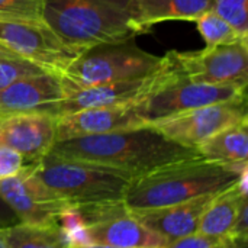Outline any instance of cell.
<instances>
[{
  "label": "cell",
  "mask_w": 248,
  "mask_h": 248,
  "mask_svg": "<svg viewBox=\"0 0 248 248\" xmlns=\"http://www.w3.org/2000/svg\"><path fill=\"white\" fill-rule=\"evenodd\" d=\"M65 99L61 77L54 73H39L22 77L0 90V112L46 113L57 118L58 105Z\"/></svg>",
  "instance_id": "obj_12"
},
{
  "label": "cell",
  "mask_w": 248,
  "mask_h": 248,
  "mask_svg": "<svg viewBox=\"0 0 248 248\" xmlns=\"http://www.w3.org/2000/svg\"><path fill=\"white\" fill-rule=\"evenodd\" d=\"M164 248H227L225 238H212L201 234H193L170 243Z\"/></svg>",
  "instance_id": "obj_27"
},
{
  "label": "cell",
  "mask_w": 248,
  "mask_h": 248,
  "mask_svg": "<svg viewBox=\"0 0 248 248\" xmlns=\"http://www.w3.org/2000/svg\"><path fill=\"white\" fill-rule=\"evenodd\" d=\"M57 118L46 113H13L0 118V145L19 153L29 164L45 157L55 142Z\"/></svg>",
  "instance_id": "obj_13"
},
{
  "label": "cell",
  "mask_w": 248,
  "mask_h": 248,
  "mask_svg": "<svg viewBox=\"0 0 248 248\" xmlns=\"http://www.w3.org/2000/svg\"><path fill=\"white\" fill-rule=\"evenodd\" d=\"M174 70H176V64L171 52L169 51L166 55H163L161 67L148 76L93 86L67 94L65 99L58 105L57 118L84 109L135 103L142 97L148 96L164 81H167L174 73Z\"/></svg>",
  "instance_id": "obj_10"
},
{
  "label": "cell",
  "mask_w": 248,
  "mask_h": 248,
  "mask_svg": "<svg viewBox=\"0 0 248 248\" xmlns=\"http://www.w3.org/2000/svg\"><path fill=\"white\" fill-rule=\"evenodd\" d=\"M42 20L67 45L81 49L138 35L131 0H44Z\"/></svg>",
  "instance_id": "obj_3"
},
{
  "label": "cell",
  "mask_w": 248,
  "mask_h": 248,
  "mask_svg": "<svg viewBox=\"0 0 248 248\" xmlns=\"http://www.w3.org/2000/svg\"><path fill=\"white\" fill-rule=\"evenodd\" d=\"M234 187L237 189V192L241 195V196H244V198H247V193H248V167H246L240 174H238V179H237V182H235V185H234Z\"/></svg>",
  "instance_id": "obj_29"
},
{
  "label": "cell",
  "mask_w": 248,
  "mask_h": 248,
  "mask_svg": "<svg viewBox=\"0 0 248 248\" xmlns=\"http://www.w3.org/2000/svg\"><path fill=\"white\" fill-rule=\"evenodd\" d=\"M163 57L141 49L135 39L86 48L60 76L65 96L93 86L138 78L158 70Z\"/></svg>",
  "instance_id": "obj_5"
},
{
  "label": "cell",
  "mask_w": 248,
  "mask_h": 248,
  "mask_svg": "<svg viewBox=\"0 0 248 248\" xmlns=\"http://www.w3.org/2000/svg\"><path fill=\"white\" fill-rule=\"evenodd\" d=\"M214 0H131L132 26L138 35L167 20L195 22L212 10Z\"/></svg>",
  "instance_id": "obj_16"
},
{
  "label": "cell",
  "mask_w": 248,
  "mask_h": 248,
  "mask_svg": "<svg viewBox=\"0 0 248 248\" xmlns=\"http://www.w3.org/2000/svg\"><path fill=\"white\" fill-rule=\"evenodd\" d=\"M244 199L247 198L241 196L234 186L214 195L201 217L198 234L212 238L228 237Z\"/></svg>",
  "instance_id": "obj_19"
},
{
  "label": "cell",
  "mask_w": 248,
  "mask_h": 248,
  "mask_svg": "<svg viewBox=\"0 0 248 248\" xmlns=\"http://www.w3.org/2000/svg\"><path fill=\"white\" fill-rule=\"evenodd\" d=\"M87 230L93 244L118 248H164L170 244L140 224L131 214Z\"/></svg>",
  "instance_id": "obj_17"
},
{
  "label": "cell",
  "mask_w": 248,
  "mask_h": 248,
  "mask_svg": "<svg viewBox=\"0 0 248 248\" xmlns=\"http://www.w3.org/2000/svg\"><path fill=\"white\" fill-rule=\"evenodd\" d=\"M174 64L176 70L167 81L134 103V109L144 125H154L160 121L198 108L247 97V87L195 83L182 74L176 60Z\"/></svg>",
  "instance_id": "obj_6"
},
{
  "label": "cell",
  "mask_w": 248,
  "mask_h": 248,
  "mask_svg": "<svg viewBox=\"0 0 248 248\" xmlns=\"http://www.w3.org/2000/svg\"><path fill=\"white\" fill-rule=\"evenodd\" d=\"M248 202L247 199H244L241 202V206H240V211H238V215L235 218V222H234V227L231 230V234L228 237H232V238H248Z\"/></svg>",
  "instance_id": "obj_28"
},
{
  "label": "cell",
  "mask_w": 248,
  "mask_h": 248,
  "mask_svg": "<svg viewBox=\"0 0 248 248\" xmlns=\"http://www.w3.org/2000/svg\"><path fill=\"white\" fill-rule=\"evenodd\" d=\"M244 169L217 164L199 155L170 163L135 176L125 192L124 203L129 212H138L217 195L234 186Z\"/></svg>",
  "instance_id": "obj_2"
},
{
  "label": "cell",
  "mask_w": 248,
  "mask_h": 248,
  "mask_svg": "<svg viewBox=\"0 0 248 248\" xmlns=\"http://www.w3.org/2000/svg\"><path fill=\"white\" fill-rule=\"evenodd\" d=\"M44 0H0V17L42 19Z\"/></svg>",
  "instance_id": "obj_25"
},
{
  "label": "cell",
  "mask_w": 248,
  "mask_h": 248,
  "mask_svg": "<svg viewBox=\"0 0 248 248\" xmlns=\"http://www.w3.org/2000/svg\"><path fill=\"white\" fill-rule=\"evenodd\" d=\"M142 125L144 124L134 109V103L84 109L57 118L55 142L77 137L102 135Z\"/></svg>",
  "instance_id": "obj_14"
},
{
  "label": "cell",
  "mask_w": 248,
  "mask_h": 248,
  "mask_svg": "<svg viewBox=\"0 0 248 248\" xmlns=\"http://www.w3.org/2000/svg\"><path fill=\"white\" fill-rule=\"evenodd\" d=\"M171 52L182 74L190 81L247 87L248 39L203 48L201 51Z\"/></svg>",
  "instance_id": "obj_8"
},
{
  "label": "cell",
  "mask_w": 248,
  "mask_h": 248,
  "mask_svg": "<svg viewBox=\"0 0 248 248\" xmlns=\"http://www.w3.org/2000/svg\"><path fill=\"white\" fill-rule=\"evenodd\" d=\"M74 206L77 208V211L87 228L131 214L126 209L124 201L100 202V203H89V205H74Z\"/></svg>",
  "instance_id": "obj_22"
},
{
  "label": "cell",
  "mask_w": 248,
  "mask_h": 248,
  "mask_svg": "<svg viewBox=\"0 0 248 248\" xmlns=\"http://www.w3.org/2000/svg\"><path fill=\"white\" fill-rule=\"evenodd\" d=\"M23 169V158L15 150L0 145V180L16 176Z\"/></svg>",
  "instance_id": "obj_26"
},
{
  "label": "cell",
  "mask_w": 248,
  "mask_h": 248,
  "mask_svg": "<svg viewBox=\"0 0 248 248\" xmlns=\"http://www.w3.org/2000/svg\"><path fill=\"white\" fill-rule=\"evenodd\" d=\"M247 126L248 121H243L234 126H230L215 134L196 148L199 157L238 170L248 167Z\"/></svg>",
  "instance_id": "obj_18"
},
{
  "label": "cell",
  "mask_w": 248,
  "mask_h": 248,
  "mask_svg": "<svg viewBox=\"0 0 248 248\" xmlns=\"http://www.w3.org/2000/svg\"><path fill=\"white\" fill-rule=\"evenodd\" d=\"M3 116H4V115H3V113H1V112H0V118H3Z\"/></svg>",
  "instance_id": "obj_33"
},
{
  "label": "cell",
  "mask_w": 248,
  "mask_h": 248,
  "mask_svg": "<svg viewBox=\"0 0 248 248\" xmlns=\"http://www.w3.org/2000/svg\"><path fill=\"white\" fill-rule=\"evenodd\" d=\"M248 121L247 97L198 108L154 124L169 140L196 150L215 134Z\"/></svg>",
  "instance_id": "obj_11"
},
{
  "label": "cell",
  "mask_w": 248,
  "mask_h": 248,
  "mask_svg": "<svg viewBox=\"0 0 248 248\" xmlns=\"http://www.w3.org/2000/svg\"><path fill=\"white\" fill-rule=\"evenodd\" d=\"M0 199L19 218L20 224L58 227V215L68 205L49 189L31 164L13 177L0 180Z\"/></svg>",
  "instance_id": "obj_9"
},
{
  "label": "cell",
  "mask_w": 248,
  "mask_h": 248,
  "mask_svg": "<svg viewBox=\"0 0 248 248\" xmlns=\"http://www.w3.org/2000/svg\"><path fill=\"white\" fill-rule=\"evenodd\" d=\"M0 238L7 248H70L60 227L7 225L0 228Z\"/></svg>",
  "instance_id": "obj_20"
},
{
  "label": "cell",
  "mask_w": 248,
  "mask_h": 248,
  "mask_svg": "<svg viewBox=\"0 0 248 248\" xmlns=\"http://www.w3.org/2000/svg\"><path fill=\"white\" fill-rule=\"evenodd\" d=\"M0 57H16L13 52H10L7 48H4L3 45H0Z\"/></svg>",
  "instance_id": "obj_30"
},
{
  "label": "cell",
  "mask_w": 248,
  "mask_h": 248,
  "mask_svg": "<svg viewBox=\"0 0 248 248\" xmlns=\"http://www.w3.org/2000/svg\"><path fill=\"white\" fill-rule=\"evenodd\" d=\"M0 45L44 71L58 76L84 51L61 41L42 19L0 17Z\"/></svg>",
  "instance_id": "obj_7"
},
{
  "label": "cell",
  "mask_w": 248,
  "mask_h": 248,
  "mask_svg": "<svg viewBox=\"0 0 248 248\" xmlns=\"http://www.w3.org/2000/svg\"><path fill=\"white\" fill-rule=\"evenodd\" d=\"M48 154L100 164L135 176L199 155L196 150L169 140L153 125L102 135L68 138L54 142Z\"/></svg>",
  "instance_id": "obj_1"
},
{
  "label": "cell",
  "mask_w": 248,
  "mask_h": 248,
  "mask_svg": "<svg viewBox=\"0 0 248 248\" xmlns=\"http://www.w3.org/2000/svg\"><path fill=\"white\" fill-rule=\"evenodd\" d=\"M0 248H7L6 246H4V243L1 241V238H0Z\"/></svg>",
  "instance_id": "obj_32"
},
{
  "label": "cell",
  "mask_w": 248,
  "mask_h": 248,
  "mask_svg": "<svg viewBox=\"0 0 248 248\" xmlns=\"http://www.w3.org/2000/svg\"><path fill=\"white\" fill-rule=\"evenodd\" d=\"M214 195L198 198L185 203L170 205L157 209L131 212V215L150 231L163 237L169 243L198 234V227L203 211Z\"/></svg>",
  "instance_id": "obj_15"
},
{
  "label": "cell",
  "mask_w": 248,
  "mask_h": 248,
  "mask_svg": "<svg viewBox=\"0 0 248 248\" xmlns=\"http://www.w3.org/2000/svg\"><path fill=\"white\" fill-rule=\"evenodd\" d=\"M212 10L243 38H248V0H214Z\"/></svg>",
  "instance_id": "obj_23"
},
{
  "label": "cell",
  "mask_w": 248,
  "mask_h": 248,
  "mask_svg": "<svg viewBox=\"0 0 248 248\" xmlns=\"http://www.w3.org/2000/svg\"><path fill=\"white\" fill-rule=\"evenodd\" d=\"M41 180L68 205L124 201L135 174L106 166L46 154L31 164Z\"/></svg>",
  "instance_id": "obj_4"
},
{
  "label": "cell",
  "mask_w": 248,
  "mask_h": 248,
  "mask_svg": "<svg viewBox=\"0 0 248 248\" xmlns=\"http://www.w3.org/2000/svg\"><path fill=\"white\" fill-rule=\"evenodd\" d=\"M80 248H118V247H110V246H102V244H92L87 247H80Z\"/></svg>",
  "instance_id": "obj_31"
},
{
  "label": "cell",
  "mask_w": 248,
  "mask_h": 248,
  "mask_svg": "<svg viewBox=\"0 0 248 248\" xmlns=\"http://www.w3.org/2000/svg\"><path fill=\"white\" fill-rule=\"evenodd\" d=\"M196 28L203 38L206 46L205 48H212L217 45H224V44H231L237 42L241 39H248L243 38L228 22H225L219 15H217L214 10H209L199 16L196 20Z\"/></svg>",
  "instance_id": "obj_21"
},
{
  "label": "cell",
  "mask_w": 248,
  "mask_h": 248,
  "mask_svg": "<svg viewBox=\"0 0 248 248\" xmlns=\"http://www.w3.org/2000/svg\"><path fill=\"white\" fill-rule=\"evenodd\" d=\"M39 73H44V70L26 60L19 57H0V90L22 77Z\"/></svg>",
  "instance_id": "obj_24"
}]
</instances>
